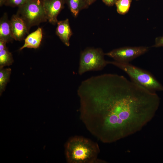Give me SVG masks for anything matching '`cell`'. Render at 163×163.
<instances>
[{
	"label": "cell",
	"instance_id": "obj_1",
	"mask_svg": "<svg viewBox=\"0 0 163 163\" xmlns=\"http://www.w3.org/2000/svg\"><path fill=\"white\" fill-rule=\"evenodd\" d=\"M80 118L101 142H116L141 130L152 119L160 99L155 91L113 74L93 76L77 91Z\"/></svg>",
	"mask_w": 163,
	"mask_h": 163
},
{
	"label": "cell",
	"instance_id": "obj_2",
	"mask_svg": "<svg viewBox=\"0 0 163 163\" xmlns=\"http://www.w3.org/2000/svg\"><path fill=\"white\" fill-rule=\"evenodd\" d=\"M100 152L98 145L81 136L70 138L65 145V153L69 163H94L101 162L97 159Z\"/></svg>",
	"mask_w": 163,
	"mask_h": 163
},
{
	"label": "cell",
	"instance_id": "obj_3",
	"mask_svg": "<svg viewBox=\"0 0 163 163\" xmlns=\"http://www.w3.org/2000/svg\"><path fill=\"white\" fill-rule=\"evenodd\" d=\"M126 73L131 81L150 91H163V86L150 72L129 63L108 61Z\"/></svg>",
	"mask_w": 163,
	"mask_h": 163
},
{
	"label": "cell",
	"instance_id": "obj_4",
	"mask_svg": "<svg viewBox=\"0 0 163 163\" xmlns=\"http://www.w3.org/2000/svg\"><path fill=\"white\" fill-rule=\"evenodd\" d=\"M16 14L23 20L29 30L31 27L47 21L43 0H27L18 8Z\"/></svg>",
	"mask_w": 163,
	"mask_h": 163
},
{
	"label": "cell",
	"instance_id": "obj_5",
	"mask_svg": "<svg viewBox=\"0 0 163 163\" xmlns=\"http://www.w3.org/2000/svg\"><path fill=\"white\" fill-rule=\"evenodd\" d=\"M100 48L88 47L80 53L78 72L80 75L90 71L102 70L108 63Z\"/></svg>",
	"mask_w": 163,
	"mask_h": 163
},
{
	"label": "cell",
	"instance_id": "obj_6",
	"mask_svg": "<svg viewBox=\"0 0 163 163\" xmlns=\"http://www.w3.org/2000/svg\"><path fill=\"white\" fill-rule=\"evenodd\" d=\"M149 50L146 46H126L113 49L105 53L114 61L124 63L129 62L144 54Z\"/></svg>",
	"mask_w": 163,
	"mask_h": 163
},
{
	"label": "cell",
	"instance_id": "obj_7",
	"mask_svg": "<svg viewBox=\"0 0 163 163\" xmlns=\"http://www.w3.org/2000/svg\"><path fill=\"white\" fill-rule=\"evenodd\" d=\"M65 0H43V5L47 21L53 25L57 24V17L64 7Z\"/></svg>",
	"mask_w": 163,
	"mask_h": 163
},
{
	"label": "cell",
	"instance_id": "obj_8",
	"mask_svg": "<svg viewBox=\"0 0 163 163\" xmlns=\"http://www.w3.org/2000/svg\"><path fill=\"white\" fill-rule=\"evenodd\" d=\"M10 21L14 39L19 41L24 40L29 30L23 20L16 14L12 16Z\"/></svg>",
	"mask_w": 163,
	"mask_h": 163
},
{
	"label": "cell",
	"instance_id": "obj_9",
	"mask_svg": "<svg viewBox=\"0 0 163 163\" xmlns=\"http://www.w3.org/2000/svg\"><path fill=\"white\" fill-rule=\"evenodd\" d=\"M56 33L61 41L67 46H70V39L72 35L69 20L66 19L58 21Z\"/></svg>",
	"mask_w": 163,
	"mask_h": 163
},
{
	"label": "cell",
	"instance_id": "obj_10",
	"mask_svg": "<svg viewBox=\"0 0 163 163\" xmlns=\"http://www.w3.org/2000/svg\"><path fill=\"white\" fill-rule=\"evenodd\" d=\"M43 31L40 27H38L35 31L27 35L25 38L23 45L19 49L21 50L24 48L37 49L41 43L43 38Z\"/></svg>",
	"mask_w": 163,
	"mask_h": 163
},
{
	"label": "cell",
	"instance_id": "obj_11",
	"mask_svg": "<svg viewBox=\"0 0 163 163\" xmlns=\"http://www.w3.org/2000/svg\"><path fill=\"white\" fill-rule=\"evenodd\" d=\"M14 40L10 21L8 18L7 13H5L0 20V40L8 43Z\"/></svg>",
	"mask_w": 163,
	"mask_h": 163
},
{
	"label": "cell",
	"instance_id": "obj_12",
	"mask_svg": "<svg viewBox=\"0 0 163 163\" xmlns=\"http://www.w3.org/2000/svg\"><path fill=\"white\" fill-rule=\"evenodd\" d=\"M73 15L76 17L82 10L88 8L90 5L88 0H65Z\"/></svg>",
	"mask_w": 163,
	"mask_h": 163
},
{
	"label": "cell",
	"instance_id": "obj_13",
	"mask_svg": "<svg viewBox=\"0 0 163 163\" xmlns=\"http://www.w3.org/2000/svg\"><path fill=\"white\" fill-rule=\"evenodd\" d=\"M14 62L12 53L7 47L0 50V69L4 66H9Z\"/></svg>",
	"mask_w": 163,
	"mask_h": 163
},
{
	"label": "cell",
	"instance_id": "obj_14",
	"mask_svg": "<svg viewBox=\"0 0 163 163\" xmlns=\"http://www.w3.org/2000/svg\"><path fill=\"white\" fill-rule=\"evenodd\" d=\"M10 68L0 69V94L5 91V87L9 82L11 73Z\"/></svg>",
	"mask_w": 163,
	"mask_h": 163
},
{
	"label": "cell",
	"instance_id": "obj_15",
	"mask_svg": "<svg viewBox=\"0 0 163 163\" xmlns=\"http://www.w3.org/2000/svg\"><path fill=\"white\" fill-rule=\"evenodd\" d=\"M132 0H117L115 4L117 12L120 14L124 15L129 9Z\"/></svg>",
	"mask_w": 163,
	"mask_h": 163
},
{
	"label": "cell",
	"instance_id": "obj_16",
	"mask_svg": "<svg viewBox=\"0 0 163 163\" xmlns=\"http://www.w3.org/2000/svg\"><path fill=\"white\" fill-rule=\"evenodd\" d=\"M27 0H0V6L3 5L13 7H19L23 5Z\"/></svg>",
	"mask_w": 163,
	"mask_h": 163
},
{
	"label": "cell",
	"instance_id": "obj_17",
	"mask_svg": "<svg viewBox=\"0 0 163 163\" xmlns=\"http://www.w3.org/2000/svg\"><path fill=\"white\" fill-rule=\"evenodd\" d=\"M153 47H163V35L161 37H156L155 40V44L152 46Z\"/></svg>",
	"mask_w": 163,
	"mask_h": 163
},
{
	"label": "cell",
	"instance_id": "obj_18",
	"mask_svg": "<svg viewBox=\"0 0 163 163\" xmlns=\"http://www.w3.org/2000/svg\"><path fill=\"white\" fill-rule=\"evenodd\" d=\"M103 2L108 6H112L115 4L117 0H102Z\"/></svg>",
	"mask_w": 163,
	"mask_h": 163
},
{
	"label": "cell",
	"instance_id": "obj_19",
	"mask_svg": "<svg viewBox=\"0 0 163 163\" xmlns=\"http://www.w3.org/2000/svg\"><path fill=\"white\" fill-rule=\"evenodd\" d=\"M6 42L4 41L0 40V50H2L7 47L6 45Z\"/></svg>",
	"mask_w": 163,
	"mask_h": 163
},
{
	"label": "cell",
	"instance_id": "obj_20",
	"mask_svg": "<svg viewBox=\"0 0 163 163\" xmlns=\"http://www.w3.org/2000/svg\"><path fill=\"white\" fill-rule=\"evenodd\" d=\"M90 5L94 3L96 0H88Z\"/></svg>",
	"mask_w": 163,
	"mask_h": 163
},
{
	"label": "cell",
	"instance_id": "obj_21",
	"mask_svg": "<svg viewBox=\"0 0 163 163\" xmlns=\"http://www.w3.org/2000/svg\"><path fill=\"white\" fill-rule=\"evenodd\" d=\"M136 0V1H138V0Z\"/></svg>",
	"mask_w": 163,
	"mask_h": 163
}]
</instances>
